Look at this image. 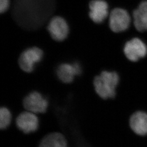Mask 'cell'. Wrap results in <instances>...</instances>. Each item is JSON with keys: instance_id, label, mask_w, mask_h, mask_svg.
Returning <instances> with one entry per match:
<instances>
[{"instance_id": "1", "label": "cell", "mask_w": 147, "mask_h": 147, "mask_svg": "<svg viewBox=\"0 0 147 147\" xmlns=\"http://www.w3.org/2000/svg\"><path fill=\"white\" fill-rule=\"evenodd\" d=\"M55 5V0H15L13 16L22 27L36 29L53 14Z\"/></svg>"}, {"instance_id": "2", "label": "cell", "mask_w": 147, "mask_h": 147, "mask_svg": "<svg viewBox=\"0 0 147 147\" xmlns=\"http://www.w3.org/2000/svg\"><path fill=\"white\" fill-rule=\"evenodd\" d=\"M119 81V77L116 72L103 70L93 79V88L100 98L104 100L112 99L116 96Z\"/></svg>"}, {"instance_id": "3", "label": "cell", "mask_w": 147, "mask_h": 147, "mask_svg": "<svg viewBox=\"0 0 147 147\" xmlns=\"http://www.w3.org/2000/svg\"><path fill=\"white\" fill-rule=\"evenodd\" d=\"M44 52L37 47H29L21 53L18 58V65L22 71L31 73L35 70L36 65L42 61Z\"/></svg>"}, {"instance_id": "4", "label": "cell", "mask_w": 147, "mask_h": 147, "mask_svg": "<svg viewBox=\"0 0 147 147\" xmlns=\"http://www.w3.org/2000/svg\"><path fill=\"white\" fill-rule=\"evenodd\" d=\"M49 105L47 98L36 90L28 93L22 100L25 110L35 114H44L47 112Z\"/></svg>"}, {"instance_id": "5", "label": "cell", "mask_w": 147, "mask_h": 147, "mask_svg": "<svg viewBox=\"0 0 147 147\" xmlns=\"http://www.w3.org/2000/svg\"><path fill=\"white\" fill-rule=\"evenodd\" d=\"M47 30L53 39L58 42L65 40L68 36L70 31L68 24L60 16H55L50 19Z\"/></svg>"}, {"instance_id": "6", "label": "cell", "mask_w": 147, "mask_h": 147, "mask_svg": "<svg viewBox=\"0 0 147 147\" xmlns=\"http://www.w3.org/2000/svg\"><path fill=\"white\" fill-rule=\"evenodd\" d=\"M130 16L124 9L116 8L109 14V27L111 30L115 33L125 31L130 26Z\"/></svg>"}, {"instance_id": "7", "label": "cell", "mask_w": 147, "mask_h": 147, "mask_svg": "<svg viewBox=\"0 0 147 147\" xmlns=\"http://www.w3.org/2000/svg\"><path fill=\"white\" fill-rule=\"evenodd\" d=\"M16 124L18 130L25 134H30L38 130L40 121L37 114L25 111L18 115L16 118Z\"/></svg>"}, {"instance_id": "8", "label": "cell", "mask_w": 147, "mask_h": 147, "mask_svg": "<svg viewBox=\"0 0 147 147\" xmlns=\"http://www.w3.org/2000/svg\"><path fill=\"white\" fill-rule=\"evenodd\" d=\"M83 70L81 64L77 62L63 63L56 69V75L58 80L63 84H70L73 82L76 76H80Z\"/></svg>"}, {"instance_id": "9", "label": "cell", "mask_w": 147, "mask_h": 147, "mask_svg": "<svg viewBox=\"0 0 147 147\" xmlns=\"http://www.w3.org/2000/svg\"><path fill=\"white\" fill-rule=\"evenodd\" d=\"M124 53L129 60L136 62L147 55V45L140 39L133 38L125 44Z\"/></svg>"}, {"instance_id": "10", "label": "cell", "mask_w": 147, "mask_h": 147, "mask_svg": "<svg viewBox=\"0 0 147 147\" xmlns=\"http://www.w3.org/2000/svg\"><path fill=\"white\" fill-rule=\"evenodd\" d=\"M109 5L105 0H92L89 3V16L95 24L103 22L109 15Z\"/></svg>"}, {"instance_id": "11", "label": "cell", "mask_w": 147, "mask_h": 147, "mask_svg": "<svg viewBox=\"0 0 147 147\" xmlns=\"http://www.w3.org/2000/svg\"><path fill=\"white\" fill-rule=\"evenodd\" d=\"M38 147H70L68 142L63 134L51 132L42 137Z\"/></svg>"}, {"instance_id": "12", "label": "cell", "mask_w": 147, "mask_h": 147, "mask_svg": "<svg viewBox=\"0 0 147 147\" xmlns=\"http://www.w3.org/2000/svg\"><path fill=\"white\" fill-rule=\"evenodd\" d=\"M130 126L132 130L138 135H147V113L138 111L134 113L130 118Z\"/></svg>"}, {"instance_id": "13", "label": "cell", "mask_w": 147, "mask_h": 147, "mask_svg": "<svg viewBox=\"0 0 147 147\" xmlns=\"http://www.w3.org/2000/svg\"><path fill=\"white\" fill-rule=\"evenodd\" d=\"M134 25L138 31H147V1L141 2L133 13Z\"/></svg>"}, {"instance_id": "14", "label": "cell", "mask_w": 147, "mask_h": 147, "mask_svg": "<svg viewBox=\"0 0 147 147\" xmlns=\"http://www.w3.org/2000/svg\"><path fill=\"white\" fill-rule=\"evenodd\" d=\"M12 121V114L10 110L5 107L2 106L0 109V129L5 130L10 126Z\"/></svg>"}, {"instance_id": "15", "label": "cell", "mask_w": 147, "mask_h": 147, "mask_svg": "<svg viewBox=\"0 0 147 147\" xmlns=\"http://www.w3.org/2000/svg\"><path fill=\"white\" fill-rule=\"evenodd\" d=\"M11 5L10 0H0V12L4 13L8 10Z\"/></svg>"}]
</instances>
